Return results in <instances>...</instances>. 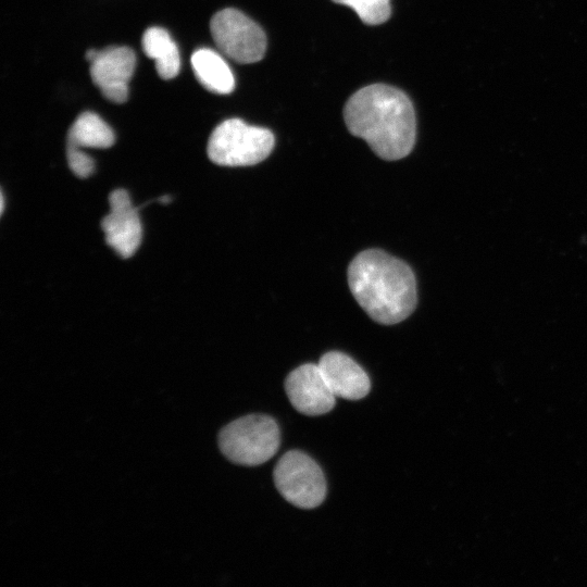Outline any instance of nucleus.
<instances>
[{
  "label": "nucleus",
  "instance_id": "1",
  "mask_svg": "<svg viewBox=\"0 0 587 587\" xmlns=\"http://www.w3.org/2000/svg\"><path fill=\"white\" fill-rule=\"evenodd\" d=\"M344 118L348 130L384 160L402 159L414 146V108L395 87L374 84L359 89L346 102Z\"/></svg>",
  "mask_w": 587,
  "mask_h": 587
},
{
  "label": "nucleus",
  "instance_id": "2",
  "mask_svg": "<svg viewBox=\"0 0 587 587\" xmlns=\"http://www.w3.org/2000/svg\"><path fill=\"white\" fill-rule=\"evenodd\" d=\"M348 284L357 302L377 323L397 324L416 307L413 271L382 250L369 249L355 255L348 267Z\"/></svg>",
  "mask_w": 587,
  "mask_h": 587
},
{
  "label": "nucleus",
  "instance_id": "3",
  "mask_svg": "<svg viewBox=\"0 0 587 587\" xmlns=\"http://www.w3.org/2000/svg\"><path fill=\"white\" fill-rule=\"evenodd\" d=\"M280 434L277 423L267 415L250 414L239 417L218 434L222 453L240 465H260L278 450Z\"/></svg>",
  "mask_w": 587,
  "mask_h": 587
},
{
  "label": "nucleus",
  "instance_id": "4",
  "mask_svg": "<svg viewBox=\"0 0 587 587\" xmlns=\"http://www.w3.org/2000/svg\"><path fill=\"white\" fill-rule=\"evenodd\" d=\"M273 133L239 118L218 124L208 141V157L222 166H248L260 163L273 150Z\"/></svg>",
  "mask_w": 587,
  "mask_h": 587
},
{
  "label": "nucleus",
  "instance_id": "5",
  "mask_svg": "<svg viewBox=\"0 0 587 587\" xmlns=\"http://www.w3.org/2000/svg\"><path fill=\"white\" fill-rule=\"evenodd\" d=\"M279 494L301 509L319 507L326 496V480L316 462L308 454L291 450L282 455L274 469Z\"/></svg>",
  "mask_w": 587,
  "mask_h": 587
},
{
  "label": "nucleus",
  "instance_id": "6",
  "mask_svg": "<svg viewBox=\"0 0 587 587\" xmlns=\"http://www.w3.org/2000/svg\"><path fill=\"white\" fill-rule=\"evenodd\" d=\"M210 29L217 48L232 60L248 64L264 57L266 36L263 29L239 10L227 8L216 12Z\"/></svg>",
  "mask_w": 587,
  "mask_h": 587
},
{
  "label": "nucleus",
  "instance_id": "7",
  "mask_svg": "<svg viewBox=\"0 0 587 587\" xmlns=\"http://www.w3.org/2000/svg\"><path fill=\"white\" fill-rule=\"evenodd\" d=\"M110 212L101 221L105 242L122 258L132 257L138 249L142 227L138 209L125 189H115L109 196Z\"/></svg>",
  "mask_w": 587,
  "mask_h": 587
},
{
  "label": "nucleus",
  "instance_id": "8",
  "mask_svg": "<svg viewBox=\"0 0 587 587\" xmlns=\"http://www.w3.org/2000/svg\"><path fill=\"white\" fill-rule=\"evenodd\" d=\"M136 66V54L128 47H109L97 51L90 61V76L110 101L123 103L128 98V82Z\"/></svg>",
  "mask_w": 587,
  "mask_h": 587
},
{
  "label": "nucleus",
  "instance_id": "9",
  "mask_svg": "<svg viewBox=\"0 0 587 587\" xmlns=\"http://www.w3.org/2000/svg\"><path fill=\"white\" fill-rule=\"evenodd\" d=\"M285 390L292 407L305 415H322L335 405L336 396L319 364L307 363L290 372L285 380Z\"/></svg>",
  "mask_w": 587,
  "mask_h": 587
},
{
  "label": "nucleus",
  "instance_id": "10",
  "mask_svg": "<svg viewBox=\"0 0 587 587\" xmlns=\"http://www.w3.org/2000/svg\"><path fill=\"white\" fill-rule=\"evenodd\" d=\"M317 364L336 397L359 400L369 394L371 383L367 374L347 354L338 351L326 352Z\"/></svg>",
  "mask_w": 587,
  "mask_h": 587
},
{
  "label": "nucleus",
  "instance_id": "11",
  "mask_svg": "<svg viewBox=\"0 0 587 587\" xmlns=\"http://www.w3.org/2000/svg\"><path fill=\"white\" fill-rule=\"evenodd\" d=\"M191 66L199 83L209 91L226 95L234 90V74L226 61L214 50H196L191 55Z\"/></svg>",
  "mask_w": 587,
  "mask_h": 587
},
{
  "label": "nucleus",
  "instance_id": "12",
  "mask_svg": "<svg viewBox=\"0 0 587 587\" xmlns=\"http://www.w3.org/2000/svg\"><path fill=\"white\" fill-rule=\"evenodd\" d=\"M141 46L146 55L155 61V70L161 78L172 79L179 73V51L167 30L157 26L146 29Z\"/></svg>",
  "mask_w": 587,
  "mask_h": 587
},
{
  "label": "nucleus",
  "instance_id": "13",
  "mask_svg": "<svg viewBox=\"0 0 587 587\" xmlns=\"http://www.w3.org/2000/svg\"><path fill=\"white\" fill-rule=\"evenodd\" d=\"M115 137L111 127L96 113L84 112L72 124L67 135V148H109Z\"/></svg>",
  "mask_w": 587,
  "mask_h": 587
},
{
  "label": "nucleus",
  "instance_id": "14",
  "mask_svg": "<svg viewBox=\"0 0 587 587\" xmlns=\"http://www.w3.org/2000/svg\"><path fill=\"white\" fill-rule=\"evenodd\" d=\"M351 8L366 25L386 22L391 13L390 0H332Z\"/></svg>",
  "mask_w": 587,
  "mask_h": 587
},
{
  "label": "nucleus",
  "instance_id": "15",
  "mask_svg": "<svg viewBox=\"0 0 587 587\" xmlns=\"http://www.w3.org/2000/svg\"><path fill=\"white\" fill-rule=\"evenodd\" d=\"M68 166L72 172L82 178L90 176L95 171L93 159L79 149L67 148L66 150Z\"/></svg>",
  "mask_w": 587,
  "mask_h": 587
},
{
  "label": "nucleus",
  "instance_id": "16",
  "mask_svg": "<svg viewBox=\"0 0 587 587\" xmlns=\"http://www.w3.org/2000/svg\"><path fill=\"white\" fill-rule=\"evenodd\" d=\"M4 209V197L3 193H1V212H3Z\"/></svg>",
  "mask_w": 587,
  "mask_h": 587
}]
</instances>
